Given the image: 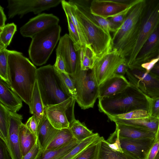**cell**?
Segmentation results:
<instances>
[{
  "label": "cell",
  "mask_w": 159,
  "mask_h": 159,
  "mask_svg": "<svg viewBox=\"0 0 159 159\" xmlns=\"http://www.w3.org/2000/svg\"><path fill=\"white\" fill-rule=\"evenodd\" d=\"M155 159H159V150Z\"/></svg>",
  "instance_id": "db71d44e"
},
{
  "label": "cell",
  "mask_w": 159,
  "mask_h": 159,
  "mask_svg": "<svg viewBox=\"0 0 159 159\" xmlns=\"http://www.w3.org/2000/svg\"><path fill=\"white\" fill-rule=\"evenodd\" d=\"M69 128L74 138L79 142L82 141L94 133L84 123L76 119L70 124Z\"/></svg>",
  "instance_id": "f546056e"
},
{
  "label": "cell",
  "mask_w": 159,
  "mask_h": 159,
  "mask_svg": "<svg viewBox=\"0 0 159 159\" xmlns=\"http://www.w3.org/2000/svg\"><path fill=\"white\" fill-rule=\"evenodd\" d=\"M130 85L124 76L114 75L99 85L98 99L115 95Z\"/></svg>",
  "instance_id": "d6986e66"
},
{
  "label": "cell",
  "mask_w": 159,
  "mask_h": 159,
  "mask_svg": "<svg viewBox=\"0 0 159 159\" xmlns=\"http://www.w3.org/2000/svg\"><path fill=\"white\" fill-rule=\"evenodd\" d=\"M59 18L52 14L43 13L31 18L20 29V32L24 37L31 38L44 29L58 25Z\"/></svg>",
  "instance_id": "5bb4252c"
},
{
  "label": "cell",
  "mask_w": 159,
  "mask_h": 159,
  "mask_svg": "<svg viewBox=\"0 0 159 159\" xmlns=\"http://www.w3.org/2000/svg\"><path fill=\"white\" fill-rule=\"evenodd\" d=\"M108 118L115 123L127 125L145 129L156 133L159 124V119L157 118L149 117L142 118L125 120L107 116Z\"/></svg>",
  "instance_id": "603a6c76"
},
{
  "label": "cell",
  "mask_w": 159,
  "mask_h": 159,
  "mask_svg": "<svg viewBox=\"0 0 159 159\" xmlns=\"http://www.w3.org/2000/svg\"><path fill=\"white\" fill-rule=\"evenodd\" d=\"M159 61V55L149 61L141 65V67L148 72H150L156 64Z\"/></svg>",
  "instance_id": "7dc6e473"
},
{
  "label": "cell",
  "mask_w": 159,
  "mask_h": 159,
  "mask_svg": "<svg viewBox=\"0 0 159 159\" xmlns=\"http://www.w3.org/2000/svg\"><path fill=\"white\" fill-rule=\"evenodd\" d=\"M29 107L30 113L34 116L37 120L39 122L43 116L44 112V107L37 80L32 94L31 103Z\"/></svg>",
  "instance_id": "484cf974"
},
{
  "label": "cell",
  "mask_w": 159,
  "mask_h": 159,
  "mask_svg": "<svg viewBox=\"0 0 159 159\" xmlns=\"http://www.w3.org/2000/svg\"><path fill=\"white\" fill-rule=\"evenodd\" d=\"M121 148L137 159H147L155 138L132 139L119 136Z\"/></svg>",
  "instance_id": "ac0fdd59"
},
{
  "label": "cell",
  "mask_w": 159,
  "mask_h": 159,
  "mask_svg": "<svg viewBox=\"0 0 159 159\" xmlns=\"http://www.w3.org/2000/svg\"><path fill=\"white\" fill-rule=\"evenodd\" d=\"M129 68L127 61H126L118 66L115 70L114 75L124 76Z\"/></svg>",
  "instance_id": "c3c4849f"
},
{
  "label": "cell",
  "mask_w": 159,
  "mask_h": 159,
  "mask_svg": "<svg viewBox=\"0 0 159 159\" xmlns=\"http://www.w3.org/2000/svg\"><path fill=\"white\" fill-rule=\"evenodd\" d=\"M62 0H8L7 7L9 19L16 15L21 18L30 12L39 14L42 11L55 7L61 3Z\"/></svg>",
  "instance_id": "8fae6325"
},
{
  "label": "cell",
  "mask_w": 159,
  "mask_h": 159,
  "mask_svg": "<svg viewBox=\"0 0 159 159\" xmlns=\"http://www.w3.org/2000/svg\"><path fill=\"white\" fill-rule=\"evenodd\" d=\"M38 122L34 116L33 115L28 120L25 125L27 129L37 138Z\"/></svg>",
  "instance_id": "ee69618b"
},
{
  "label": "cell",
  "mask_w": 159,
  "mask_h": 159,
  "mask_svg": "<svg viewBox=\"0 0 159 159\" xmlns=\"http://www.w3.org/2000/svg\"><path fill=\"white\" fill-rule=\"evenodd\" d=\"M115 124L120 137L132 139H155L156 134L148 129L127 125Z\"/></svg>",
  "instance_id": "7402d4cb"
},
{
  "label": "cell",
  "mask_w": 159,
  "mask_h": 159,
  "mask_svg": "<svg viewBox=\"0 0 159 159\" xmlns=\"http://www.w3.org/2000/svg\"><path fill=\"white\" fill-rule=\"evenodd\" d=\"M126 58L113 51L97 60L93 68L99 85L113 75L118 66Z\"/></svg>",
  "instance_id": "7c38bea8"
},
{
  "label": "cell",
  "mask_w": 159,
  "mask_h": 159,
  "mask_svg": "<svg viewBox=\"0 0 159 159\" xmlns=\"http://www.w3.org/2000/svg\"><path fill=\"white\" fill-rule=\"evenodd\" d=\"M146 4V0H139L131 8L123 24L113 32L112 50L126 59L136 44Z\"/></svg>",
  "instance_id": "3957f363"
},
{
  "label": "cell",
  "mask_w": 159,
  "mask_h": 159,
  "mask_svg": "<svg viewBox=\"0 0 159 159\" xmlns=\"http://www.w3.org/2000/svg\"><path fill=\"white\" fill-rule=\"evenodd\" d=\"M159 150V141H155L151 148L147 159H155Z\"/></svg>",
  "instance_id": "681fc988"
},
{
  "label": "cell",
  "mask_w": 159,
  "mask_h": 159,
  "mask_svg": "<svg viewBox=\"0 0 159 159\" xmlns=\"http://www.w3.org/2000/svg\"><path fill=\"white\" fill-rule=\"evenodd\" d=\"M22 100L3 80H0V102L10 111L16 113L22 107Z\"/></svg>",
  "instance_id": "ffe728a7"
},
{
  "label": "cell",
  "mask_w": 159,
  "mask_h": 159,
  "mask_svg": "<svg viewBox=\"0 0 159 159\" xmlns=\"http://www.w3.org/2000/svg\"><path fill=\"white\" fill-rule=\"evenodd\" d=\"M71 77L74 83L76 92L75 99L79 106L84 110L93 108L99 93V85L93 69L81 70L77 57V69Z\"/></svg>",
  "instance_id": "52a82bcc"
},
{
  "label": "cell",
  "mask_w": 159,
  "mask_h": 159,
  "mask_svg": "<svg viewBox=\"0 0 159 159\" xmlns=\"http://www.w3.org/2000/svg\"><path fill=\"white\" fill-rule=\"evenodd\" d=\"M77 52L81 69L83 70L92 69L96 62L92 50L88 47L83 46Z\"/></svg>",
  "instance_id": "83f0119b"
},
{
  "label": "cell",
  "mask_w": 159,
  "mask_h": 159,
  "mask_svg": "<svg viewBox=\"0 0 159 159\" xmlns=\"http://www.w3.org/2000/svg\"><path fill=\"white\" fill-rule=\"evenodd\" d=\"M37 69L22 53L12 50L8 55L9 86L29 106L36 80Z\"/></svg>",
  "instance_id": "6da1fadb"
},
{
  "label": "cell",
  "mask_w": 159,
  "mask_h": 159,
  "mask_svg": "<svg viewBox=\"0 0 159 159\" xmlns=\"http://www.w3.org/2000/svg\"><path fill=\"white\" fill-rule=\"evenodd\" d=\"M99 111L106 115L115 116L137 110L148 111L146 97L130 85L112 96L98 99Z\"/></svg>",
  "instance_id": "277c9868"
},
{
  "label": "cell",
  "mask_w": 159,
  "mask_h": 159,
  "mask_svg": "<svg viewBox=\"0 0 159 159\" xmlns=\"http://www.w3.org/2000/svg\"><path fill=\"white\" fill-rule=\"evenodd\" d=\"M76 100L70 97L57 104L44 108V112L52 126L61 130L70 127V124L75 119L74 108Z\"/></svg>",
  "instance_id": "30bf717a"
},
{
  "label": "cell",
  "mask_w": 159,
  "mask_h": 159,
  "mask_svg": "<svg viewBox=\"0 0 159 159\" xmlns=\"http://www.w3.org/2000/svg\"><path fill=\"white\" fill-rule=\"evenodd\" d=\"M16 30V25L13 23L7 24L0 28V46L6 48Z\"/></svg>",
  "instance_id": "836d02e7"
},
{
  "label": "cell",
  "mask_w": 159,
  "mask_h": 159,
  "mask_svg": "<svg viewBox=\"0 0 159 159\" xmlns=\"http://www.w3.org/2000/svg\"><path fill=\"white\" fill-rule=\"evenodd\" d=\"M139 0H134L125 10L107 19L113 24L116 30L123 24L131 8L138 2Z\"/></svg>",
  "instance_id": "8d00e7d4"
},
{
  "label": "cell",
  "mask_w": 159,
  "mask_h": 159,
  "mask_svg": "<svg viewBox=\"0 0 159 159\" xmlns=\"http://www.w3.org/2000/svg\"><path fill=\"white\" fill-rule=\"evenodd\" d=\"M113 117L123 119L130 120L149 117L148 111L143 110H137L133 111L125 114L115 116L107 115Z\"/></svg>",
  "instance_id": "ab89813d"
},
{
  "label": "cell",
  "mask_w": 159,
  "mask_h": 159,
  "mask_svg": "<svg viewBox=\"0 0 159 159\" xmlns=\"http://www.w3.org/2000/svg\"><path fill=\"white\" fill-rule=\"evenodd\" d=\"M150 72L159 79V61L156 64Z\"/></svg>",
  "instance_id": "816d5d0a"
},
{
  "label": "cell",
  "mask_w": 159,
  "mask_h": 159,
  "mask_svg": "<svg viewBox=\"0 0 159 159\" xmlns=\"http://www.w3.org/2000/svg\"><path fill=\"white\" fill-rule=\"evenodd\" d=\"M134 0H93L90 2V11L94 15L107 19L125 10Z\"/></svg>",
  "instance_id": "4fadbf2b"
},
{
  "label": "cell",
  "mask_w": 159,
  "mask_h": 159,
  "mask_svg": "<svg viewBox=\"0 0 159 159\" xmlns=\"http://www.w3.org/2000/svg\"><path fill=\"white\" fill-rule=\"evenodd\" d=\"M61 3L66 15L69 17L78 31L82 46L89 48L84 31L76 16L75 6L69 1L65 0H62Z\"/></svg>",
  "instance_id": "d4e9b609"
},
{
  "label": "cell",
  "mask_w": 159,
  "mask_h": 159,
  "mask_svg": "<svg viewBox=\"0 0 159 159\" xmlns=\"http://www.w3.org/2000/svg\"><path fill=\"white\" fill-rule=\"evenodd\" d=\"M100 138L87 147L75 159H96Z\"/></svg>",
  "instance_id": "74e56055"
},
{
  "label": "cell",
  "mask_w": 159,
  "mask_h": 159,
  "mask_svg": "<svg viewBox=\"0 0 159 159\" xmlns=\"http://www.w3.org/2000/svg\"><path fill=\"white\" fill-rule=\"evenodd\" d=\"M0 46V77L9 85V82L7 75L8 57L12 52Z\"/></svg>",
  "instance_id": "e575fe53"
},
{
  "label": "cell",
  "mask_w": 159,
  "mask_h": 159,
  "mask_svg": "<svg viewBox=\"0 0 159 159\" xmlns=\"http://www.w3.org/2000/svg\"><path fill=\"white\" fill-rule=\"evenodd\" d=\"M36 80L44 108L62 102L70 97L53 66L48 64L38 68Z\"/></svg>",
  "instance_id": "5b68a950"
},
{
  "label": "cell",
  "mask_w": 159,
  "mask_h": 159,
  "mask_svg": "<svg viewBox=\"0 0 159 159\" xmlns=\"http://www.w3.org/2000/svg\"><path fill=\"white\" fill-rule=\"evenodd\" d=\"M130 84L146 97H159V79L141 66L129 68L126 73Z\"/></svg>",
  "instance_id": "9c48e42d"
},
{
  "label": "cell",
  "mask_w": 159,
  "mask_h": 159,
  "mask_svg": "<svg viewBox=\"0 0 159 159\" xmlns=\"http://www.w3.org/2000/svg\"><path fill=\"white\" fill-rule=\"evenodd\" d=\"M10 111L0 103V138L7 145L9 139Z\"/></svg>",
  "instance_id": "4dcf8cb0"
},
{
  "label": "cell",
  "mask_w": 159,
  "mask_h": 159,
  "mask_svg": "<svg viewBox=\"0 0 159 159\" xmlns=\"http://www.w3.org/2000/svg\"><path fill=\"white\" fill-rule=\"evenodd\" d=\"M20 142L22 156L25 155L33 147L37 138L22 123L20 130Z\"/></svg>",
  "instance_id": "f1b7e54d"
},
{
  "label": "cell",
  "mask_w": 159,
  "mask_h": 159,
  "mask_svg": "<svg viewBox=\"0 0 159 159\" xmlns=\"http://www.w3.org/2000/svg\"><path fill=\"white\" fill-rule=\"evenodd\" d=\"M75 9L76 16L93 51L96 61L112 50V39L93 17L89 0H70Z\"/></svg>",
  "instance_id": "7a4b0ae2"
},
{
  "label": "cell",
  "mask_w": 159,
  "mask_h": 159,
  "mask_svg": "<svg viewBox=\"0 0 159 159\" xmlns=\"http://www.w3.org/2000/svg\"><path fill=\"white\" fill-rule=\"evenodd\" d=\"M68 23L69 35L72 41L75 51L77 52L82 47L78 31L69 17L66 15Z\"/></svg>",
  "instance_id": "f35d334b"
},
{
  "label": "cell",
  "mask_w": 159,
  "mask_h": 159,
  "mask_svg": "<svg viewBox=\"0 0 159 159\" xmlns=\"http://www.w3.org/2000/svg\"><path fill=\"white\" fill-rule=\"evenodd\" d=\"M146 97L148 102L147 111L149 117L159 119V97L154 98Z\"/></svg>",
  "instance_id": "b9f144b4"
},
{
  "label": "cell",
  "mask_w": 159,
  "mask_h": 159,
  "mask_svg": "<svg viewBox=\"0 0 159 159\" xmlns=\"http://www.w3.org/2000/svg\"><path fill=\"white\" fill-rule=\"evenodd\" d=\"M53 66L57 70L64 73H67L66 71L64 61L62 57L59 54H56V62Z\"/></svg>",
  "instance_id": "bcb514c9"
},
{
  "label": "cell",
  "mask_w": 159,
  "mask_h": 159,
  "mask_svg": "<svg viewBox=\"0 0 159 159\" xmlns=\"http://www.w3.org/2000/svg\"><path fill=\"white\" fill-rule=\"evenodd\" d=\"M56 54L62 57L65 64L66 71L70 76L74 75L77 67V52L68 34H66L61 37L56 49Z\"/></svg>",
  "instance_id": "9a60e30c"
},
{
  "label": "cell",
  "mask_w": 159,
  "mask_h": 159,
  "mask_svg": "<svg viewBox=\"0 0 159 159\" xmlns=\"http://www.w3.org/2000/svg\"><path fill=\"white\" fill-rule=\"evenodd\" d=\"M61 27L59 25L51 26L31 38L28 53L33 63L37 66L45 64L59 41Z\"/></svg>",
  "instance_id": "8992f818"
},
{
  "label": "cell",
  "mask_w": 159,
  "mask_h": 159,
  "mask_svg": "<svg viewBox=\"0 0 159 159\" xmlns=\"http://www.w3.org/2000/svg\"><path fill=\"white\" fill-rule=\"evenodd\" d=\"M159 55V24L150 35L137 54L133 63L129 68L141 65Z\"/></svg>",
  "instance_id": "e0dca14e"
},
{
  "label": "cell",
  "mask_w": 159,
  "mask_h": 159,
  "mask_svg": "<svg viewBox=\"0 0 159 159\" xmlns=\"http://www.w3.org/2000/svg\"><path fill=\"white\" fill-rule=\"evenodd\" d=\"M74 139L69 128L60 130L54 139L46 150H54L62 147L68 144Z\"/></svg>",
  "instance_id": "1f68e13d"
},
{
  "label": "cell",
  "mask_w": 159,
  "mask_h": 159,
  "mask_svg": "<svg viewBox=\"0 0 159 159\" xmlns=\"http://www.w3.org/2000/svg\"><path fill=\"white\" fill-rule=\"evenodd\" d=\"M21 115L10 111L9 139L7 145L13 159H21L20 127L22 123Z\"/></svg>",
  "instance_id": "2e32d148"
},
{
  "label": "cell",
  "mask_w": 159,
  "mask_h": 159,
  "mask_svg": "<svg viewBox=\"0 0 159 159\" xmlns=\"http://www.w3.org/2000/svg\"><path fill=\"white\" fill-rule=\"evenodd\" d=\"M7 20L6 16L4 11V8L0 6V28H2L5 26Z\"/></svg>",
  "instance_id": "f907efd6"
},
{
  "label": "cell",
  "mask_w": 159,
  "mask_h": 159,
  "mask_svg": "<svg viewBox=\"0 0 159 159\" xmlns=\"http://www.w3.org/2000/svg\"><path fill=\"white\" fill-rule=\"evenodd\" d=\"M159 24V0H146L137 40L133 50L126 59L129 67L133 63L142 47Z\"/></svg>",
  "instance_id": "ba28073f"
},
{
  "label": "cell",
  "mask_w": 159,
  "mask_h": 159,
  "mask_svg": "<svg viewBox=\"0 0 159 159\" xmlns=\"http://www.w3.org/2000/svg\"><path fill=\"white\" fill-rule=\"evenodd\" d=\"M158 119H159V124H158V128L157 132L156 134V136L155 141H159V118Z\"/></svg>",
  "instance_id": "f5cc1de1"
},
{
  "label": "cell",
  "mask_w": 159,
  "mask_h": 159,
  "mask_svg": "<svg viewBox=\"0 0 159 159\" xmlns=\"http://www.w3.org/2000/svg\"><path fill=\"white\" fill-rule=\"evenodd\" d=\"M0 159H13L5 143L0 139Z\"/></svg>",
  "instance_id": "f6af8a7d"
},
{
  "label": "cell",
  "mask_w": 159,
  "mask_h": 159,
  "mask_svg": "<svg viewBox=\"0 0 159 159\" xmlns=\"http://www.w3.org/2000/svg\"><path fill=\"white\" fill-rule=\"evenodd\" d=\"M106 141L109 146L112 150L120 152H124L121 146L119 131L116 127L115 131L111 134Z\"/></svg>",
  "instance_id": "60d3db41"
},
{
  "label": "cell",
  "mask_w": 159,
  "mask_h": 159,
  "mask_svg": "<svg viewBox=\"0 0 159 159\" xmlns=\"http://www.w3.org/2000/svg\"><path fill=\"white\" fill-rule=\"evenodd\" d=\"M98 133H94L91 136L80 142L61 159H75L87 147L100 138Z\"/></svg>",
  "instance_id": "d6a6232c"
},
{
  "label": "cell",
  "mask_w": 159,
  "mask_h": 159,
  "mask_svg": "<svg viewBox=\"0 0 159 159\" xmlns=\"http://www.w3.org/2000/svg\"><path fill=\"white\" fill-rule=\"evenodd\" d=\"M43 152L38 139L34 146L21 159H38Z\"/></svg>",
  "instance_id": "7bdbcfd3"
},
{
  "label": "cell",
  "mask_w": 159,
  "mask_h": 159,
  "mask_svg": "<svg viewBox=\"0 0 159 159\" xmlns=\"http://www.w3.org/2000/svg\"><path fill=\"white\" fill-rule=\"evenodd\" d=\"M59 130L52 126L44 113L39 120L37 133V139L43 152L54 139Z\"/></svg>",
  "instance_id": "44dd1931"
},
{
  "label": "cell",
  "mask_w": 159,
  "mask_h": 159,
  "mask_svg": "<svg viewBox=\"0 0 159 159\" xmlns=\"http://www.w3.org/2000/svg\"><path fill=\"white\" fill-rule=\"evenodd\" d=\"M115 151L109 146L103 137H100L96 159H137L129 153Z\"/></svg>",
  "instance_id": "cb8c5ba5"
},
{
  "label": "cell",
  "mask_w": 159,
  "mask_h": 159,
  "mask_svg": "<svg viewBox=\"0 0 159 159\" xmlns=\"http://www.w3.org/2000/svg\"><path fill=\"white\" fill-rule=\"evenodd\" d=\"M56 70L67 94L70 97H73L75 99L76 92L74 83L72 78L67 73L62 72Z\"/></svg>",
  "instance_id": "d590c367"
},
{
  "label": "cell",
  "mask_w": 159,
  "mask_h": 159,
  "mask_svg": "<svg viewBox=\"0 0 159 159\" xmlns=\"http://www.w3.org/2000/svg\"><path fill=\"white\" fill-rule=\"evenodd\" d=\"M80 142L74 139L62 147L54 150H46L42 152L38 159H61Z\"/></svg>",
  "instance_id": "4316f807"
}]
</instances>
